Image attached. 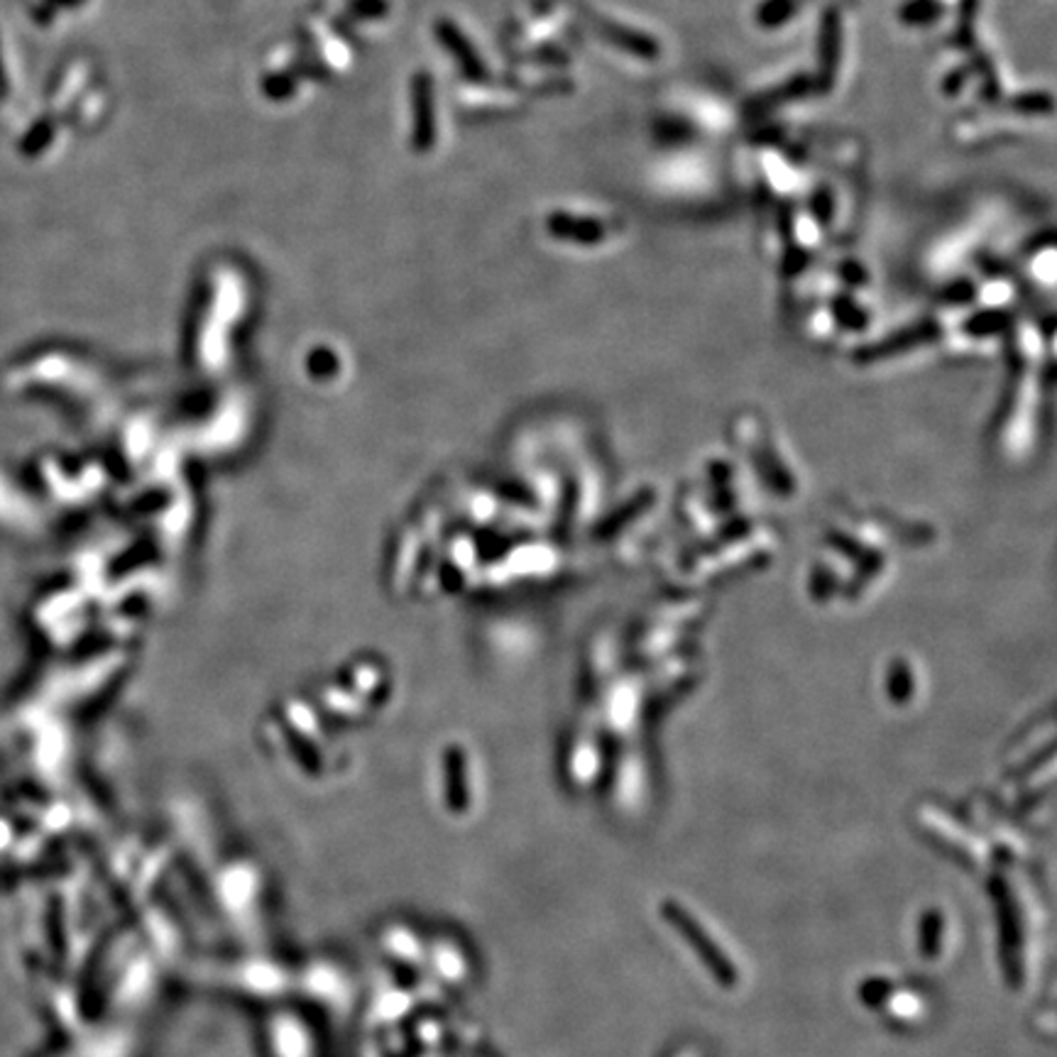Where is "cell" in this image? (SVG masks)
<instances>
[{
  "label": "cell",
  "instance_id": "1",
  "mask_svg": "<svg viewBox=\"0 0 1057 1057\" xmlns=\"http://www.w3.org/2000/svg\"><path fill=\"white\" fill-rule=\"evenodd\" d=\"M661 916L669 920V925L675 930V933L693 947V953L700 957V962L710 969V974L718 979L722 986L728 988L737 986L739 982L737 967H734L732 959L714 945V940L708 935V930L698 923V918H695L691 910H685L681 904H675V900H663Z\"/></svg>",
  "mask_w": 1057,
  "mask_h": 1057
},
{
  "label": "cell",
  "instance_id": "2",
  "mask_svg": "<svg viewBox=\"0 0 1057 1057\" xmlns=\"http://www.w3.org/2000/svg\"><path fill=\"white\" fill-rule=\"evenodd\" d=\"M943 940H945L943 913H940V910H928L918 923V949L923 953V957L933 959L943 953Z\"/></svg>",
  "mask_w": 1057,
  "mask_h": 1057
},
{
  "label": "cell",
  "instance_id": "3",
  "mask_svg": "<svg viewBox=\"0 0 1057 1057\" xmlns=\"http://www.w3.org/2000/svg\"><path fill=\"white\" fill-rule=\"evenodd\" d=\"M793 0H769L759 10V23L763 27H779L783 23H788V17L793 15Z\"/></svg>",
  "mask_w": 1057,
  "mask_h": 1057
},
{
  "label": "cell",
  "instance_id": "4",
  "mask_svg": "<svg viewBox=\"0 0 1057 1057\" xmlns=\"http://www.w3.org/2000/svg\"><path fill=\"white\" fill-rule=\"evenodd\" d=\"M891 992H894V986H891L888 982H881V979H871V982L859 986L861 1002L869 1004V1006H881V1002H888Z\"/></svg>",
  "mask_w": 1057,
  "mask_h": 1057
},
{
  "label": "cell",
  "instance_id": "5",
  "mask_svg": "<svg viewBox=\"0 0 1057 1057\" xmlns=\"http://www.w3.org/2000/svg\"><path fill=\"white\" fill-rule=\"evenodd\" d=\"M5 91H8V86H5V74H3V64H0V101H3Z\"/></svg>",
  "mask_w": 1057,
  "mask_h": 1057
}]
</instances>
